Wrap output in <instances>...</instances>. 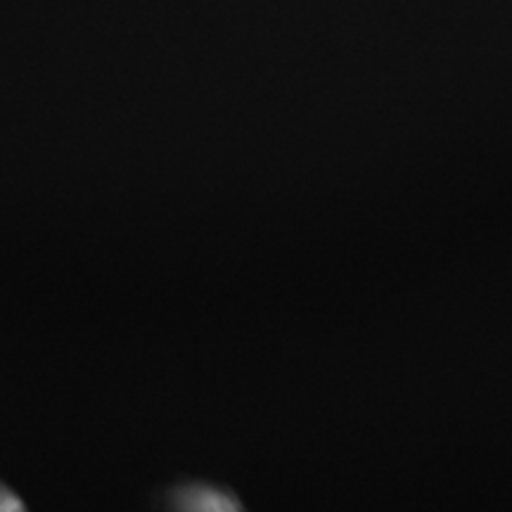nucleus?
I'll list each match as a JSON object with an SVG mask.
<instances>
[{
  "label": "nucleus",
  "mask_w": 512,
  "mask_h": 512,
  "mask_svg": "<svg viewBox=\"0 0 512 512\" xmlns=\"http://www.w3.org/2000/svg\"><path fill=\"white\" fill-rule=\"evenodd\" d=\"M174 508L190 512H233L242 510V503L230 491L211 484H188L171 496Z\"/></svg>",
  "instance_id": "nucleus-1"
},
{
  "label": "nucleus",
  "mask_w": 512,
  "mask_h": 512,
  "mask_svg": "<svg viewBox=\"0 0 512 512\" xmlns=\"http://www.w3.org/2000/svg\"><path fill=\"white\" fill-rule=\"evenodd\" d=\"M24 510V503L19 501L15 491L8 489L3 482H0V512H19Z\"/></svg>",
  "instance_id": "nucleus-2"
}]
</instances>
